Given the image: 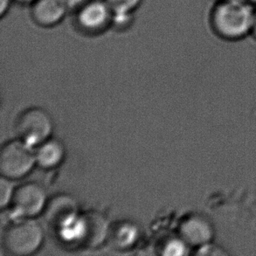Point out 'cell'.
<instances>
[{"label": "cell", "mask_w": 256, "mask_h": 256, "mask_svg": "<svg viewBox=\"0 0 256 256\" xmlns=\"http://www.w3.org/2000/svg\"><path fill=\"white\" fill-rule=\"evenodd\" d=\"M246 1H248L250 3L253 4L254 6H256V0H246Z\"/></svg>", "instance_id": "ffe728a7"}, {"label": "cell", "mask_w": 256, "mask_h": 256, "mask_svg": "<svg viewBox=\"0 0 256 256\" xmlns=\"http://www.w3.org/2000/svg\"><path fill=\"white\" fill-rule=\"evenodd\" d=\"M44 238V230L34 218H16L4 230L1 244L8 256H28L40 248Z\"/></svg>", "instance_id": "7a4b0ae2"}, {"label": "cell", "mask_w": 256, "mask_h": 256, "mask_svg": "<svg viewBox=\"0 0 256 256\" xmlns=\"http://www.w3.org/2000/svg\"><path fill=\"white\" fill-rule=\"evenodd\" d=\"M251 36L256 40V12H254V18L253 30H252V34H251Z\"/></svg>", "instance_id": "ac0fdd59"}, {"label": "cell", "mask_w": 256, "mask_h": 256, "mask_svg": "<svg viewBox=\"0 0 256 256\" xmlns=\"http://www.w3.org/2000/svg\"><path fill=\"white\" fill-rule=\"evenodd\" d=\"M142 0H105L113 14H133Z\"/></svg>", "instance_id": "4fadbf2b"}, {"label": "cell", "mask_w": 256, "mask_h": 256, "mask_svg": "<svg viewBox=\"0 0 256 256\" xmlns=\"http://www.w3.org/2000/svg\"><path fill=\"white\" fill-rule=\"evenodd\" d=\"M54 132V122L48 111L32 107L23 111L15 122L18 139L31 147H38L48 140Z\"/></svg>", "instance_id": "277c9868"}, {"label": "cell", "mask_w": 256, "mask_h": 256, "mask_svg": "<svg viewBox=\"0 0 256 256\" xmlns=\"http://www.w3.org/2000/svg\"><path fill=\"white\" fill-rule=\"evenodd\" d=\"M112 22L113 10L105 0H90L77 10V26L86 34H100L112 26Z\"/></svg>", "instance_id": "ba28073f"}, {"label": "cell", "mask_w": 256, "mask_h": 256, "mask_svg": "<svg viewBox=\"0 0 256 256\" xmlns=\"http://www.w3.org/2000/svg\"><path fill=\"white\" fill-rule=\"evenodd\" d=\"M178 236L190 248L200 250L214 242V226L206 216L201 214H190L180 222Z\"/></svg>", "instance_id": "9c48e42d"}, {"label": "cell", "mask_w": 256, "mask_h": 256, "mask_svg": "<svg viewBox=\"0 0 256 256\" xmlns=\"http://www.w3.org/2000/svg\"><path fill=\"white\" fill-rule=\"evenodd\" d=\"M256 6L246 0H217L212 7V31L225 42H237L252 34Z\"/></svg>", "instance_id": "6da1fadb"}, {"label": "cell", "mask_w": 256, "mask_h": 256, "mask_svg": "<svg viewBox=\"0 0 256 256\" xmlns=\"http://www.w3.org/2000/svg\"><path fill=\"white\" fill-rule=\"evenodd\" d=\"M90 0H64V2L68 8V10H79L80 7L84 6L85 4Z\"/></svg>", "instance_id": "2e32d148"}, {"label": "cell", "mask_w": 256, "mask_h": 256, "mask_svg": "<svg viewBox=\"0 0 256 256\" xmlns=\"http://www.w3.org/2000/svg\"><path fill=\"white\" fill-rule=\"evenodd\" d=\"M110 229V224L104 214L90 210L80 214L76 222L60 234L70 236V240L80 246L96 248L108 240Z\"/></svg>", "instance_id": "3957f363"}, {"label": "cell", "mask_w": 256, "mask_h": 256, "mask_svg": "<svg viewBox=\"0 0 256 256\" xmlns=\"http://www.w3.org/2000/svg\"><path fill=\"white\" fill-rule=\"evenodd\" d=\"M65 154V148L62 142L49 138L37 147L35 152L36 163L43 169H52L62 163Z\"/></svg>", "instance_id": "8fae6325"}, {"label": "cell", "mask_w": 256, "mask_h": 256, "mask_svg": "<svg viewBox=\"0 0 256 256\" xmlns=\"http://www.w3.org/2000/svg\"><path fill=\"white\" fill-rule=\"evenodd\" d=\"M43 214L48 226L62 232L72 226L80 214L76 200L70 194H60L48 200Z\"/></svg>", "instance_id": "52a82bcc"}, {"label": "cell", "mask_w": 256, "mask_h": 256, "mask_svg": "<svg viewBox=\"0 0 256 256\" xmlns=\"http://www.w3.org/2000/svg\"><path fill=\"white\" fill-rule=\"evenodd\" d=\"M17 3L22 4H32L35 0H14Z\"/></svg>", "instance_id": "d6986e66"}, {"label": "cell", "mask_w": 256, "mask_h": 256, "mask_svg": "<svg viewBox=\"0 0 256 256\" xmlns=\"http://www.w3.org/2000/svg\"><path fill=\"white\" fill-rule=\"evenodd\" d=\"M36 163L32 147L18 140L6 142L0 150L1 176L15 180L24 178L30 172Z\"/></svg>", "instance_id": "5b68a950"}, {"label": "cell", "mask_w": 256, "mask_h": 256, "mask_svg": "<svg viewBox=\"0 0 256 256\" xmlns=\"http://www.w3.org/2000/svg\"><path fill=\"white\" fill-rule=\"evenodd\" d=\"M16 187L14 180L1 176L0 178V206L1 208L9 206L10 201L14 198Z\"/></svg>", "instance_id": "5bb4252c"}, {"label": "cell", "mask_w": 256, "mask_h": 256, "mask_svg": "<svg viewBox=\"0 0 256 256\" xmlns=\"http://www.w3.org/2000/svg\"><path fill=\"white\" fill-rule=\"evenodd\" d=\"M214 1H217V0H214Z\"/></svg>", "instance_id": "44dd1931"}, {"label": "cell", "mask_w": 256, "mask_h": 256, "mask_svg": "<svg viewBox=\"0 0 256 256\" xmlns=\"http://www.w3.org/2000/svg\"><path fill=\"white\" fill-rule=\"evenodd\" d=\"M12 1V0H1L0 10H1V15H2V16H4V12L9 9V6H10V4Z\"/></svg>", "instance_id": "e0dca14e"}, {"label": "cell", "mask_w": 256, "mask_h": 256, "mask_svg": "<svg viewBox=\"0 0 256 256\" xmlns=\"http://www.w3.org/2000/svg\"><path fill=\"white\" fill-rule=\"evenodd\" d=\"M190 248L187 246L183 240L176 234V238L170 239L168 242L164 244L163 250L164 254H172V256H178V254H186L187 250Z\"/></svg>", "instance_id": "9a60e30c"}, {"label": "cell", "mask_w": 256, "mask_h": 256, "mask_svg": "<svg viewBox=\"0 0 256 256\" xmlns=\"http://www.w3.org/2000/svg\"><path fill=\"white\" fill-rule=\"evenodd\" d=\"M68 8L64 0H35L32 4L31 15L42 28H52L66 16Z\"/></svg>", "instance_id": "30bf717a"}, {"label": "cell", "mask_w": 256, "mask_h": 256, "mask_svg": "<svg viewBox=\"0 0 256 256\" xmlns=\"http://www.w3.org/2000/svg\"><path fill=\"white\" fill-rule=\"evenodd\" d=\"M138 228L133 224L124 222L118 224L113 228L111 226L108 240L112 242L113 246L120 250H124L130 248L135 243L138 239Z\"/></svg>", "instance_id": "7c38bea8"}, {"label": "cell", "mask_w": 256, "mask_h": 256, "mask_svg": "<svg viewBox=\"0 0 256 256\" xmlns=\"http://www.w3.org/2000/svg\"><path fill=\"white\" fill-rule=\"evenodd\" d=\"M45 188L36 182H26L16 187L10 201V214L16 218H34L43 214L48 203Z\"/></svg>", "instance_id": "8992f818"}]
</instances>
